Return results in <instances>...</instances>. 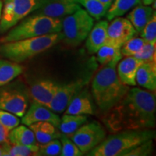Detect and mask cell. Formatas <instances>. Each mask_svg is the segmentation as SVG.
I'll return each instance as SVG.
<instances>
[{"instance_id": "19", "label": "cell", "mask_w": 156, "mask_h": 156, "mask_svg": "<svg viewBox=\"0 0 156 156\" xmlns=\"http://www.w3.org/2000/svg\"><path fill=\"white\" fill-rule=\"evenodd\" d=\"M156 62H143L136 72V83L144 88L156 89Z\"/></svg>"}, {"instance_id": "12", "label": "cell", "mask_w": 156, "mask_h": 156, "mask_svg": "<svg viewBox=\"0 0 156 156\" xmlns=\"http://www.w3.org/2000/svg\"><path fill=\"white\" fill-rule=\"evenodd\" d=\"M80 8L81 6L74 0H42L39 8L33 13L62 20Z\"/></svg>"}, {"instance_id": "39", "label": "cell", "mask_w": 156, "mask_h": 156, "mask_svg": "<svg viewBox=\"0 0 156 156\" xmlns=\"http://www.w3.org/2000/svg\"><path fill=\"white\" fill-rule=\"evenodd\" d=\"M2 5L3 2L2 0H0V18H1V15H2Z\"/></svg>"}, {"instance_id": "13", "label": "cell", "mask_w": 156, "mask_h": 156, "mask_svg": "<svg viewBox=\"0 0 156 156\" xmlns=\"http://www.w3.org/2000/svg\"><path fill=\"white\" fill-rule=\"evenodd\" d=\"M21 118V122L25 126H28L36 122H46L54 124L57 128H58L61 119L58 114L48 108L47 106L34 101L31 103L25 114Z\"/></svg>"}, {"instance_id": "35", "label": "cell", "mask_w": 156, "mask_h": 156, "mask_svg": "<svg viewBox=\"0 0 156 156\" xmlns=\"http://www.w3.org/2000/svg\"><path fill=\"white\" fill-rule=\"evenodd\" d=\"M9 132L0 124V144L7 142V136Z\"/></svg>"}, {"instance_id": "2", "label": "cell", "mask_w": 156, "mask_h": 156, "mask_svg": "<svg viewBox=\"0 0 156 156\" xmlns=\"http://www.w3.org/2000/svg\"><path fill=\"white\" fill-rule=\"evenodd\" d=\"M115 64H106L93 78L91 93L101 112L106 113L116 105L129 90L118 77Z\"/></svg>"}, {"instance_id": "33", "label": "cell", "mask_w": 156, "mask_h": 156, "mask_svg": "<svg viewBox=\"0 0 156 156\" xmlns=\"http://www.w3.org/2000/svg\"><path fill=\"white\" fill-rule=\"evenodd\" d=\"M155 43H146L142 49L134 56L143 62H155Z\"/></svg>"}, {"instance_id": "15", "label": "cell", "mask_w": 156, "mask_h": 156, "mask_svg": "<svg viewBox=\"0 0 156 156\" xmlns=\"http://www.w3.org/2000/svg\"><path fill=\"white\" fill-rule=\"evenodd\" d=\"M143 62L134 56H126L119 62L116 73L120 80L128 86H135L136 72Z\"/></svg>"}, {"instance_id": "1", "label": "cell", "mask_w": 156, "mask_h": 156, "mask_svg": "<svg viewBox=\"0 0 156 156\" xmlns=\"http://www.w3.org/2000/svg\"><path fill=\"white\" fill-rule=\"evenodd\" d=\"M155 93L133 87L106 112L104 123L114 133L124 130L151 129L155 125Z\"/></svg>"}, {"instance_id": "26", "label": "cell", "mask_w": 156, "mask_h": 156, "mask_svg": "<svg viewBox=\"0 0 156 156\" xmlns=\"http://www.w3.org/2000/svg\"><path fill=\"white\" fill-rule=\"evenodd\" d=\"M75 2L83 6L88 14L96 20L106 16L109 7L99 0H74Z\"/></svg>"}, {"instance_id": "29", "label": "cell", "mask_w": 156, "mask_h": 156, "mask_svg": "<svg viewBox=\"0 0 156 156\" xmlns=\"http://www.w3.org/2000/svg\"><path fill=\"white\" fill-rule=\"evenodd\" d=\"M39 145V144H38ZM62 151V144L60 140L54 139L46 143L39 145L38 156H56L59 155Z\"/></svg>"}, {"instance_id": "25", "label": "cell", "mask_w": 156, "mask_h": 156, "mask_svg": "<svg viewBox=\"0 0 156 156\" xmlns=\"http://www.w3.org/2000/svg\"><path fill=\"white\" fill-rule=\"evenodd\" d=\"M139 4H141L140 0H114L107 11L106 18L111 21L115 17L122 16Z\"/></svg>"}, {"instance_id": "37", "label": "cell", "mask_w": 156, "mask_h": 156, "mask_svg": "<svg viewBox=\"0 0 156 156\" xmlns=\"http://www.w3.org/2000/svg\"><path fill=\"white\" fill-rule=\"evenodd\" d=\"M99 1L101 2L104 4V5H106L107 7H110L111 5H112V3L113 2V1L114 0H99Z\"/></svg>"}, {"instance_id": "21", "label": "cell", "mask_w": 156, "mask_h": 156, "mask_svg": "<svg viewBox=\"0 0 156 156\" xmlns=\"http://www.w3.org/2000/svg\"><path fill=\"white\" fill-rule=\"evenodd\" d=\"M7 141L13 145H37L35 135L32 130L25 125H18L10 130L7 136Z\"/></svg>"}, {"instance_id": "7", "label": "cell", "mask_w": 156, "mask_h": 156, "mask_svg": "<svg viewBox=\"0 0 156 156\" xmlns=\"http://www.w3.org/2000/svg\"><path fill=\"white\" fill-rule=\"evenodd\" d=\"M30 100L28 88L21 81H11L0 87V109L20 118L26 112Z\"/></svg>"}, {"instance_id": "6", "label": "cell", "mask_w": 156, "mask_h": 156, "mask_svg": "<svg viewBox=\"0 0 156 156\" xmlns=\"http://www.w3.org/2000/svg\"><path fill=\"white\" fill-rule=\"evenodd\" d=\"M94 25V19L85 9L80 8L62 20V40L68 46H79L87 38Z\"/></svg>"}, {"instance_id": "31", "label": "cell", "mask_w": 156, "mask_h": 156, "mask_svg": "<svg viewBox=\"0 0 156 156\" xmlns=\"http://www.w3.org/2000/svg\"><path fill=\"white\" fill-rule=\"evenodd\" d=\"M141 38L147 43H156V14L154 12L153 16L145 25L140 33Z\"/></svg>"}, {"instance_id": "17", "label": "cell", "mask_w": 156, "mask_h": 156, "mask_svg": "<svg viewBox=\"0 0 156 156\" xmlns=\"http://www.w3.org/2000/svg\"><path fill=\"white\" fill-rule=\"evenodd\" d=\"M65 114L73 115L94 114L92 98L87 90H80L74 96L65 109Z\"/></svg>"}, {"instance_id": "27", "label": "cell", "mask_w": 156, "mask_h": 156, "mask_svg": "<svg viewBox=\"0 0 156 156\" xmlns=\"http://www.w3.org/2000/svg\"><path fill=\"white\" fill-rule=\"evenodd\" d=\"M3 145L5 147V156H30L36 155L38 151L39 145H13L7 141L4 142Z\"/></svg>"}, {"instance_id": "5", "label": "cell", "mask_w": 156, "mask_h": 156, "mask_svg": "<svg viewBox=\"0 0 156 156\" xmlns=\"http://www.w3.org/2000/svg\"><path fill=\"white\" fill-rule=\"evenodd\" d=\"M62 20L33 13L9 29L0 42L6 43L61 32Z\"/></svg>"}, {"instance_id": "16", "label": "cell", "mask_w": 156, "mask_h": 156, "mask_svg": "<svg viewBox=\"0 0 156 156\" xmlns=\"http://www.w3.org/2000/svg\"><path fill=\"white\" fill-rule=\"evenodd\" d=\"M108 23L106 20H101L95 25H93L92 29L86 38L87 50L89 54H95L108 41Z\"/></svg>"}, {"instance_id": "9", "label": "cell", "mask_w": 156, "mask_h": 156, "mask_svg": "<svg viewBox=\"0 0 156 156\" xmlns=\"http://www.w3.org/2000/svg\"><path fill=\"white\" fill-rule=\"evenodd\" d=\"M106 136V132L103 126L97 122L84 124L71 136L84 155L101 143Z\"/></svg>"}, {"instance_id": "10", "label": "cell", "mask_w": 156, "mask_h": 156, "mask_svg": "<svg viewBox=\"0 0 156 156\" xmlns=\"http://www.w3.org/2000/svg\"><path fill=\"white\" fill-rule=\"evenodd\" d=\"M90 80V77H83L66 84H59L51 102L47 106L56 114L65 111L76 94L82 90Z\"/></svg>"}, {"instance_id": "20", "label": "cell", "mask_w": 156, "mask_h": 156, "mask_svg": "<svg viewBox=\"0 0 156 156\" xmlns=\"http://www.w3.org/2000/svg\"><path fill=\"white\" fill-rule=\"evenodd\" d=\"M154 12L153 7L139 4L132 8V10L126 16V19L130 21L136 33L140 34L153 16Z\"/></svg>"}, {"instance_id": "3", "label": "cell", "mask_w": 156, "mask_h": 156, "mask_svg": "<svg viewBox=\"0 0 156 156\" xmlns=\"http://www.w3.org/2000/svg\"><path fill=\"white\" fill-rule=\"evenodd\" d=\"M155 132L151 129L124 130L115 132L88 152V156H124L136 146L153 140Z\"/></svg>"}, {"instance_id": "36", "label": "cell", "mask_w": 156, "mask_h": 156, "mask_svg": "<svg viewBox=\"0 0 156 156\" xmlns=\"http://www.w3.org/2000/svg\"><path fill=\"white\" fill-rule=\"evenodd\" d=\"M154 1H155V0H140V2H141L144 5H147V6H150L151 5H152Z\"/></svg>"}, {"instance_id": "28", "label": "cell", "mask_w": 156, "mask_h": 156, "mask_svg": "<svg viewBox=\"0 0 156 156\" xmlns=\"http://www.w3.org/2000/svg\"><path fill=\"white\" fill-rule=\"evenodd\" d=\"M146 43L147 42L142 38L132 37L124 43L121 48L122 56H134L142 49Z\"/></svg>"}, {"instance_id": "30", "label": "cell", "mask_w": 156, "mask_h": 156, "mask_svg": "<svg viewBox=\"0 0 156 156\" xmlns=\"http://www.w3.org/2000/svg\"><path fill=\"white\" fill-rule=\"evenodd\" d=\"M60 142L62 144V151L59 155L61 156H82L84 154L82 153L79 147L76 145V144L69 136H67L65 134H62L59 137Z\"/></svg>"}, {"instance_id": "18", "label": "cell", "mask_w": 156, "mask_h": 156, "mask_svg": "<svg viewBox=\"0 0 156 156\" xmlns=\"http://www.w3.org/2000/svg\"><path fill=\"white\" fill-rule=\"evenodd\" d=\"M28 127L34 132L37 143L39 145L54 139H59L62 135L58 128L49 122H36L30 124Z\"/></svg>"}, {"instance_id": "11", "label": "cell", "mask_w": 156, "mask_h": 156, "mask_svg": "<svg viewBox=\"0 0 156 156\" xmlns=\"http://www.w3.org/2000/svg\"><path fill=\"white\" fill-rule=\"evenodd\" d=\"M111 21L107 28L108 41L106 44L122 47L124 43L137 34L128 19L117 17Z\"/></svg>"}, {"instance_id": "38", "label": "cell", "mask_w": 156, "mask_h": 156, "mask_svg": "<svg viewBox=\"0 0 156 156\" xmlns=\"http://www.w3.org/2000/svg\"><path fill=\"white\" fill-rule=\"evenodd\" d=\"M5 147H4L3 144H0V156H5Z\"/></svg>"}, {"instance_id": "4", "label": "cell", "mask_w": 156, "mask_h": 156, "mask_svg": "<svg viewBox=\"0 0 156 156\" xmlns=\"http://www.w3.org/2000/svg\"><path fill=\"white\" fill-rule=\"evenodd\" d=\"M62 32L2 43L0 56L16 63H21L49 49L62 40Z\"/></svg>"}, {"instance_id": "23", "label": "cell", "mask_w": 156, "mask_h": 156, "mask_svg": "<svg viewBox=\"0 0 156 156\" xmlns=\"http://www.w3.org/2000/svg\"><path fill=\"white\" fill-rule=\"evenodd\" d=\"M23 67L10 60L0 59V87L14 80L23 73Z\"/></svg>"}, {"instance_id": "34", "label": "cell", "mask_w": 156, "mask_h": 156, "mask_svg": "<svg viewBox=\"0 0 156 156\" xmlns=\"http://www.w3.org/2000/svg\"><path fill=\"white\" fill-rule=\"evenodd\" d=\"M153 150V140L145 142L136 146L124 156H147L151 155Z\"/></svg>"}, {"instance_id": "24", "label": "cell", "mask_w": 156, "mask_h": 156, "mask_svg": "<svg viewBox=\"0 0 156 156\" xmlns=\"http://www.w3.org/2000/svg\"><path fill=\"white\" fill-rule=\"evenodd\" d=\"M119 46L110 44H106L99 49L97 53V59L103 65L115 64L117 65L122 59V54Z\"/></svg>"}, {"instance_id": "14", "label": "cell", "mask_w": 156, "mask_h": 156, "mask_svg": "<svg viewBox=\"0 0 156 156\" xmlns=\"http://www.w3.org/2000/svg\"><path fill=\"white\" fill-rule=\"evenodd\" d=\"M59 84L49 79L35 81L28 88L30 98L34 102L48 106L51 102Z\"/></svg>"}, {"instance_id": "8", "label": "cell", "mask_w": 156, "mask_h": 156, "mask_svg": "<svg viewBox=\"0 0 156 156\" xmlns=\"http://www.w3.org/2000/svg\"><path fill=\"white\" fill-rule=\"evenodd\" d=\"M41 2L42 0H4L0 18V34H5L34 12L39 8Z\"/></svg>"}, {"instance_id": "32", "label": "cell", "mask_w": 156, "mask_h": 156, "mask_svg": "<svg viewBox=\"0 0 156 156\" xmlns=\"http://www.w3.org/2000/svg\"><path fill=\"white\" fill-rule=\"evenodd\" d=\"M20 123V117L12 114L7 111L0 109V124L5 127L7 131L10 130L18 126Z\"/></svg>"}, {"instance_id": "22", "label": "cell", "mask_w": 156, "mask_h": 156, "mask_svg": "<svg viewBox=\"0 0 156 156\" xmlns=\"http://www.w3.org/2000/svg\"><path fill=\"white\" fill-rule=\"evenodd\" d=\"M87 121V117L85 115L65 114L60 119L58 129L62 134L71 136Z\"/></svg>"}]
</instances>
